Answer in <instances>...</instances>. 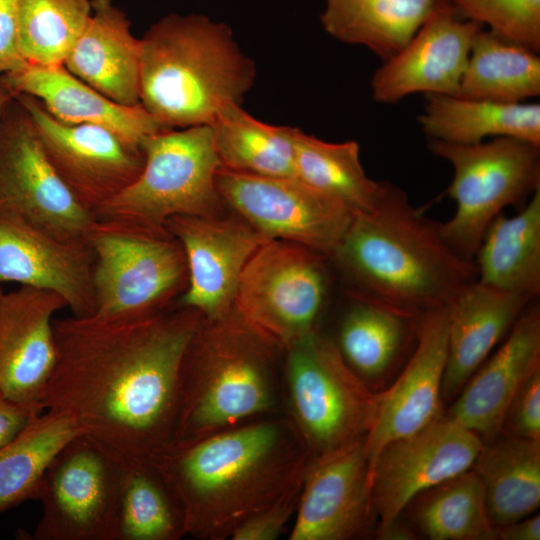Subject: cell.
Returning <instances> with one entry per match:
<instances>
[{"label":"cell","mask_w":540,"mask_h":540,"mask_svg":"<svg viewBox=\"0 0 540 540\" xmlns=\"http://www.w3.org/2000/svg\"><path fill=\"white\" fill-rule=\"evenodd\" d=\"M203 319L179 305L140 317L55 318L43 410L68 414L121 462H156L173 442L180 369Z\"/></svg>","instance_id":"1"},{"label":"cell","mask_w":540,"mask_h":540,"mask_svg":"<svg viewBox=\"0 0 540 540\" xmlns=\"http://www.w3.org/2000/svg\"><path fill=\"white\" fill-rule=\"evenodd\" d=\"M155 463L181 504L186 534L226 540L301 487L308 458L280 414L171 445Z\"/></svg>","instance_id":"2"},{"label":"cell","mask_w":540,"mask_h":540,"mask_svg":"<svg viewBox=\"0 0 540 540\" xmlns=\"http://www.w3.org/2000/svg\"><path fill=\"white\" fill-rule=\"evenodd\" d=\"M329 259L350 290L416 314L447 307L477 280L474 261L448 245L440 222L388 181L373 210L354 214Z\"/></svg>","instance_id":"3"},{"label":"cell","mask_w":540,"mask_h":540,"mask_svg":"<svg viewBox=\"0 0 540 540\" xmlns=\"http://www.w3.org/2000/svg\"><path fill=\"white\" fill-rule=\"evenodd\" d=\"M281 356L234 309L203 319L182 361L171 445L282 414Z\"/></svg>","instance_id":"4"},{"label":"cell","mask_w":540,"mask_h":540,"mask_svg":"<svg viewBox=\"0 0 540 540\" xmlns=\"http://www.w3.org/2000/svg\"><path fill=\"white\" fill-rule=\"evenodd\" d=\"M140 42V104L167 128L211 125L254 83L230 28L205 16L169 14Z\"/></svg>","instance_id":"5"},{"label":"cell","mask_w":540,"mask_h":540,"mask_svg":"<svg viewBox=\"0 0 540 540\" xmlns=\"http://www.w3.org/2000/svg\"><path fill=\"white\" fill-rule=\"evenodd\" d=\"M281 403L311 460L367 435L376 393L319 330L282 351Z\"/></svg>","instance_id":"6"},{"label":"cell","mask_w":540,"mask_h":540,"mask_svg":"<svg viewBox=\"0 0 540 540\" xmlns=\"http://www.w3.org/2000/svg\"><path fill=\"white\" fill-rule=\"evenodd\" d=\"M144 163L137 178L98 208L96 220L166 229L177 215L221 214L216 177L221 168L209 125L169 129L140 143Z\"/></svg>","instance_id":"7"},{"label":"cell","mask_w":540,"mask_h":540,"mask_svg":"<svg viewBox=\"0 0 540 540\" xmlns=\"http://www.w3.org/2000/svg\"><path fill=\"white\" fill-rule=\"evenodd\" d=\"M428 149L448 161L453 178L446 193L456 210L440 222L448 245L473 261L489 224L509 205L540 187V146L513 137L461 145L428 138Z\"/></svg>","instance_id":"8"},{"label":"cell","mask_w":540,"mask_h":540,"mask_svg":"<svg viewBox=\"0 0 540 540\" xmlns=\"http://www.w3.org/2000/svg\"><path fill=\"white\" fill-rule=\"evenodd\" d=\"M87 242L94 256V316L151 315L170 307L187 286L184 251L167 229L96 220Z\"/></svg>","instance_id":"9"},{"label":"cell","mask_w":540,"mask_h":540,"mask_svg":"<svg viewBox=\"0 0 540 540\" xmlns=\"http://www.w3.org/2000/svg\"><path fill=\"white\" fill-rule=\"evenodd\" d=\"M328 256L278 239L245 265L234 311L282 351L320 330L331 286Z\"/></svg>","instance_id":"10"},{"label":"cell","mask_w":540,"mask_h":540,"mask_svg":"<svg viewBox=\"0 0 540 540\" xmlns=\"http://www.w3.org/2000/svg\"><path fill=\"white\" fill-rule=\"evenodd\" d=\"M122 463L84 434L71 439L44 475L35 540H118Z\"/></svg>","instance_id":"11"},{"label":"cell","mask_w":540,"mask_h":540,"mask_svg":"<svg viewBox=\"0 0 540 540\" xmlns=\"http://www.w3.org/2000/svg\"><path fill=\"white\" fill-rule=\"evenodd\" d=\"M0 212L72 242H87L96 221L52 166L15 96L0 117Z\"/></svg>","instance_id":"12"},{"label":"cell","mask_w":540,"mask_h":540,"mask_svg":"<svg viewBox=\"0 0 540 540\" xmlns=\"http://www.w3.org/2000/svg\"><path fill=\"white\" fill-rule=\"evenodd\" d=\"M216 185L225 205L268 239L293 242L328 257L354 212L296 177H265L220 168Z\"/></svg>","instance_id":"13"},{"label":"cell","mask_w":540,"mask_h":540,"mask_svg":"<svg viewBox=\"0 0 540 540\" xmlns=\"http://www.w3.org/2000/svg\"><path fill=\"white\" fill-rule=\"evenodd\" d=\"M484 441L450 416L386 444L370 465L379 524L396 520L422 492L472 468Z\"/></svg>","instance_id":"14"},{"label":"cell","mask_w":540,"mask_h":540,"mask_svg":"<svg viewBox=\"0 0 540 540\" xmlns=\"http://www.w3.org/2000/svg\"><path fill=\"white\" fill-rule=\"evenodd\" d=\"M14 96L29 114L60 178L93 214L141 172L144 156L140 146L103 126L63 123L37 99L26 94Z\"/></svg>","instance_id":"15"},{"label":"cell","mask_w":540,"mask_h":540,"mask_svg":"<svg viewBox=\"0 0 540 540\" xmlns=\"http://www.w3.org/2000/svg\"><path fill=\"white\" fill-rule=\"evenodd\" d=\"M365 437L308 460L289 540H352L377 519Z\"/></svg>","instance_id":"16"},{"label":"cell","mask_w":540,"mask_h":540,"mask_svg":"<svg viewBox=\"0 0 540 540\" xmlns=\"http://www.w3.org/2000/svg\"><path fill=\"white\" fill-rule=\"evenodd\" d=\"M165 228L182 246L187 263V286L177 305L198 311L205 320L232 312L245 265L269 239L237 214L177 215Z\"/></svg>","instance_id":"17"},{"label":"cell","mask_w":540,"mask_h":540,"mask_svg":"<svg viewBox=\"0 0 540 540\" xmlns=\"http://www.w3.org/2000/svg\"><path fill=\"white\" fill-rule=\"evenodd\" d=\"M482 28L460 17L447 0H437L408 43L373 74V99L394 104L415 93L457 95L474 39Z\"/></svg>","instance_id":"18"},{"label":"cell","mask_w":540,"mask_h":540,"mask_svg":"<svg viewBox=\"0 0 540 540\" xmlns=\"http://www.w3.org/2000/svg\"><path fill=\"white\" fill-rule=\"evenodd\" d=\"M56 293L20 286L0 303V395L41 413L56 362L53 321L66 308Z\"/></svg>","instance_id":"19"},{"label":"cell","mask_w":540,"mask_h":540,"mask_svg":"<svg viewBox=\"0 0 540 540\" xmlns=\"http://www.w3.org/2000/svg\"><path fill=\"white\" fill-rule=\"evenodd\" d=\"M448 354V309L422 315L416 344L393 384L376 393L366 435L369 464L389 442L412 434L442 415V382Z\"/></svg>","instance_id":"20"},{"label":"cell","mask_w":540,"mask_h":540,"mask_svg":"<svg viewBox=\"0 0 540 540\" xmlns=\"http://www.w3.org/2000/svg\"><path fill=\"white\" fill-rule=\"evenodd\" d=\"M94 256L87 242L60 239L0 212V283L15 282L61 296L75 316L94 312Z\"/></svg>","instance_id":"21"},{"label":"cell","mask_w":540,"mask_h":540,"mask_svg":"<svg viewBox=\"0 0 540 540\" xmlns=\"http://www.w3.org/2000/svg\"><path fill=\"white\" fill-rule=\"evenodd\" d=\"M539 368L540 306L536 299L463 386L449 416L481 439H495L501 435L513 397Z\"/></svg>","instance_id":"22"},{"label":"cell","mask_w":540,"mask_h":540,"mask_svg":"<svg viewBox=\"0 0 540 540\" xmlns=\"http://www.w3.org/2000/svg\"><path fill=\"white\" fill-rule=\"evenodd\" d=\"M3 76L14 95L26 94L37 99L48 113L63 123L103 126L136 146L147 136L170 129L141 104L126 106L111 100L73 75L63 64L25 62Z\"/></svg>","instance_id":"23"},{"label":"cell","mask_w":540,"mask_h":540,"mask_svg":"<svg viewBox=\"0 0 540 540\" xmlns=\"http://www.w3.org/2000/svg\"><path fill=\"white\" fill-rule=\"evenodd\" d=\"M534 300L478 280L457 294L447 306L448 354L442 400H451L459 394Z\"/></svg>","instance_id":"24"},{"label":"cell","mask_w":540,"mask_h":540,"mask_svg":"<svg viewBox=\"0 0 540 540\" xmlns=\"http://www.w3.org/2000/svg\"><path fill=\"white\" fill-rule=\"evenodd\" d=\"M91 15L64 61L65 68L111 100L140 104L141 42L113 0H90Z\"/></svg>","instance_id":"25"},{"label":"cell","mask_w":540,"mask_h":540,"mask_svg":"<svg viewBox=\"0 0 540 540\" xmlns=\"http://www.w3.org/2000/svg\"><path fill=\"white\" fill-rule=\"evenodd\" d=\"M349 304L332 338L349 368L369 387L385 377L416 343L423 314L348 290Z\"/></svg>","instance_id":"26"},{"label":"cell","mask_w":540,"mask_h":540,"mask_svg":"<svg viewBox=\"0 0 540 540\" xmlns=\"http://www.w3.org/2000/svg\"><path fill=\"white\" fill-rule=\"evenodd\" d=\"M477 280L538 299L540 295V187L512 217L499 214L474 256Z\"/></svg>","instance_id":"27"},{"label":"cell","mask_w":540,"mask_h":540,"mask_svg":"<svg viewBox=\"0 0 540 540\" xmlns=\"http://www.w3.org/2000/svg\"><path fill=\"white\" fill-rule=\"evenodd\" d=\"M417 118L430 139L471 145L487 137H513L540 146L539 103H500L456 95L426 94Z\"/></svg>","instance_id":"28"},{"label":"cell","mask_w":540,"mask_h":540,"mask_svg":"<svg viewBox=\"0 0 540 540\" xmlns=\"http://www.w3.org/2000/svg\"><path fill=\"white\" fill-rule=\"evenodd\" d=\"M481 479L491 524L534 514L540 506V440L506 435L484 442L472 468Z\"/></svg>","instance_id":"29"},{"label":"cell","mask_w":540,"mask_h":540,"mask_svg":"<svg viewBox=\"0 0 540 540\" xmlns=\"http://www.w3.org/2000/svg\"><path fill=\"white\" fill-rule=\"evenodd\" d=\"M437 0H326L324 30L385 61L399 52L432 13Z\"/></svg>","instance_id":"30"},{"label":"cell","mask_w":540,"mask_h":540,"mask_svg":"<svg viewBox=\"0 0 540 540\" xmlns=\"http://www.w3.org/2000/svg\"><path fill=\"white\" fill-rule=\"evenodd\" d=\"M209 126L221 168L256 176L295 177L297 128L263 123L236 103L224 106Z\"/></svg>","instance_id":"31"},{"label":"cell","mask_w":540,"mask_h":540,"mask_svg":"<svg viewBox=\"0 0 540 540\" xmlns=\"http://www.w3.org/2000/svg\"><path fill=\"white\" fill-rule=\"evenodd\" d=\"M82 434L66 413L44 410L0 447V513L39 499L44 475L57 453Z\"/></svg>","instance_id":"32"},{"label":"cell","mask_w":540,"mask_h":540,"mask_svg":"<svg viewBox=\"0 0 540 540\" xmlns=\"http://www.w3.org/2000/svg\"><path fill=\"white\" fill-rule=\"evenodd\" d=\"M539 95L538 53L482 28L474 39L456 96L521 103Z\"/></svg>","instance_id":"33"},{"label":"cell","mask_w":540,"mask_h":540,"mask_svg":"<svg viewBox=\"0 0 540 540\" xmlns=\"http://www.w3.org/2000/svg\"><path fill=\"white\" fill-rule=\"evenodd\" d=\"M294 165L296 178L341 201L354 214L373 210L386 185L366 174L356 141L330 143L297 129Z\"/></svg>","instance_id":"34"},{"label":"cell","mask_w":540,"mask_h":540,"mask_svg":"<svg viewBox=\"0 0 540 540\" xmlns=\"http://www.w3.org/2000/svg\"><path fill=\"white\" fill-rule=\"evenodd\" d=\"M118 540H179L181 504L155 462H121Z\"/></svg>","instance_id":"35"},{"label":"cell","mask_w":540,"mask_h":540,"mask_svg":"<svg viewBox=\"0 0 540 540\" xmlns=\"http://www.w3.org/2000/svg\"><path fill=\"white\" fill-rule=\"evenodd\" d=\"M407 507L416 530L430 540H495L484 486L472 469L422 492Z\"/></svg>","instance_id":"36"},{"label":"cell","mask_w":540,"mask_h":540,"mask_svg":"<svg viewBox=\"0 0 540 540\" xmlns=\"http://www.w3.org/2000/svg\"><path fill=\"white\" fill-rule=\"evenodd\" d=\"M91 11L90 0H20L18 44L25 62L64 64Z\"/></svg>","instance_id":"37"},{"label":"cell","mask_w":540,"mask_h":540,"mask_svg":"<svg viewBox=\"0 0 540 540\" xmlns=\"http://www.w3.org/2000/svg\"><path fill=\"white\" fill-rule=\"evenodd\" d=\"M463 19L495 35L540 51V0H447Z\"/></svg>","instance_id":"38"},{"label":"cell","mask_w":540,"mask_h":540,"mask_svg":"<svg viewBox=\"0 0 540 540\" xmlns=\"http://www.w3.org/2000/svg\"><path fill=\"white\" fill-rule=\"evenodd\" d=\"M501 434L540 440V368L529 376L513 397Z\"/></svg>","instance_id":"39"},{"label":"cell","mask_w":540,"mask_h":540,"mask_svg":"<svg viewBox=\"0 0 540 540\" xmlns=\"http://www.w3.org/2000/svg\"><path fill=\"white\" fill-rule=\"evenodd\" d=\"M301 487L286 494L240 525L231 540H275L286 530L296 512Z\"/></svg>","instance_id":"40"},{"label":"cell","mask_w":540,"mask_h":540,"mask_svg":"<svg viewBox=\"0 0 540 540\" xmlns=\"http://www.w3.org/2000/svg\"><path fill=\"white\" fill-rule=\"evenodd\" d=\"M20 0H0V75L25 63L18 44Z\"/></svg>","instance_id":"41"},{"label":"cell","mask_w":540,"mask_h":540,"mask_svg":"<svg viewBox=\"0 0 540 540\" xmlns=\"http://www.w3.org/2000/svg\"><path fill=\"white\" fill-rule=\"evenodd\" d=\"M37 414L39 413L0 395V447L11 440Z\"/></svg>","instance_id":"42"},{"label":"cell","mask_w":540,"mask_h":540,"mask_svg":"<svg viewBox=\"0 0 540 540\" xmlns=\"http://www.w3.org/2000/svg\"><path fill=\"white\" fill-rule=\"evenodd\" d=\"M495 540H539L540 516L532 514L520 520L494 527Z\"/></svg>","instance_id":"43"},{"label":"cell","mask_w":540,"mask_h":540,"mask_svg":"<svg viewBox=\"0 0 540 540\" xmlns=\"http://www.w3.org/2000/svg\"><path fill=\"white\" fill-rule=\"evenodd\" d=\"M380 540H415L417 533L399 518L385 524H379L375 533Z\"/></svg>","instance_id":"44"},{"label":"cell","mask_w":540,"mask_h":540,"mask_svg":"<svg viewBox=\"0 0 540 540\" xmlns=\"http://www.w3.org/2000/svg\"><path fill=\"white\" fill-rule=\"evenodd\" d=\"M14 93L7 85L4 76L0 75V117L7 105L13 100Z\"/></svg>","instance_id":"45"},{"label":"cell","mask_w":540,"mask_h":540,"mask_svg":"<svg viewBox=\"0 0 540 540\" xmlns=\"http://www.w3.org/2000/svg\"><path fill=\"white\" fill-rule=\"evenodd\" d=\"M4 295V292L2 291L1 287H0V303H1V300H2V297Z\"/></svg>","instance_id":"46"}]
</instances>
